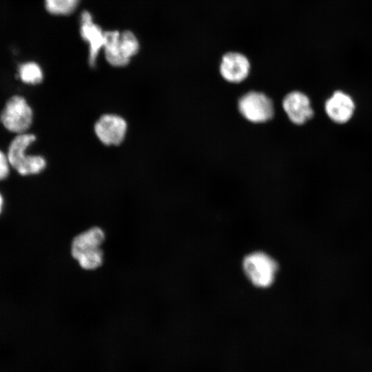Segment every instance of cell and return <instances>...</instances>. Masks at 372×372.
I'll use <instances>...</instances> for the list:
<instances>
[{"mask_svg": "<svg viewBox=\"0 0 372 372\" xmlns=\"http://www.w3.org/2000/svg\"><path fill=\"white\" fill-rule=\"evenodd\" d=\"M105 234L99 227H92L76 235L71 243V254L85 270H94L101 266L103 251L101 246Z\"/></svg>", "mask_w": 372, "mask_h": 372, "instance_id": "cell-1", "label": "cell"}, {"mask_svg": "<svg viewBox=\"0 0 372 372\" xmlns=\"http://www.w3.org/2000/svg\"><path fill=\"white\" fill-rule=\"evenodd\" d=\"M36 140L30 133L17 134L10 142L7 157L10 167L20 175L37 174L46 167L45 159L40 155H27L26 149Z\"/></svg>", "mask_w": 372, "mask_h": 372, "instance_id": "cell-2", "label": "cell"}, {"mask_svg": "<svg viewBox=\"0 0 372 372\" xmlns=\"http://www.w3.org/2000/svg\"><path fill=\"white\" fill-rule=\"evenodd\" d=\"M242 265L247 279L253 285L259 288L271 286L278 271L276 260L262 251L249 254L244 258Z\"/></svg>", "mask_w": 372, "mask_h": 372, "instance_id": "cell-3", "label": "cell"}, {"mask_svg": "<svg viewBox=\"0 0 372 372\" xmlns=\"http://www.w3.org/2000/svg\"><path fill=\"white\" fill-rule=\"evenodd\" d=\"M33 120V112L26 99L19 95L11 96L0 114V121L10 132L25 133Z\"/></svg>", "mask_w": 372, "mask_h": 372, "instance_id": "cell-4", "label": "cell"}, {"mask_svg": "<svg viewBox=\"0 0 372 372\" xmlns=\"http://www.w3.org/2000/svg\"><path fill=\"white\" fill-rule=\"evenodd\" d=\"M238 107L241 115L254 123L267 122L274 114L272 100L265 94L256 91L242 95L238 100Z\"/></svg>", "mask_w": 372, "mask_h": 372, "instance_id": "cell-5", "label": "cell"}, {"mask_svg": "<svg viewBox=\"0 0 372 372\" xmlns=\"http://www.w3.org/2000/svg\"><path fill=\"white\" fill-rule=\"evenodd\" d=\"M218 69L224 80L231 83H239L248 77L251 71V63L244 53L230 50L222 55Z\"/></svg>", "mask_w": 372, "mask_h": 372, "instance_id": "cell-6", "label": "cell"}, {"mask_svg": "<svg viewBox=\"0 0 372 372\" xmlns=\"http://www.w3.org/2000/svg\"><path fill=\"white\" fill-rule=\"evenodd\" d=\"M127 129L125 120L113 114L101 116L94 125V132L97 138L106 145L121 144L125 137Z\"/></svg>", "mask_w": 372, "mask_h": 372, "instance_id": "cell-7", "label": "cell"}, {"mask_svg": "<svg viewBox=\"0 0 372 372\" xmlns=\"http://www.w3.org/2000/svg\"><path fill=\"white\" fill-rule=\"evenodd\" d=\"M282 107L289 119L296 125H303L313 116L309 97L300 91H292L283 99Z\"/></svg>", "mask_w": 372, "mask_h": 372, "instance_id": "cell-8", "label": "cell"}, {"mask_svg": "<svg viewBox=\"0 0 372 372\" xmlns=\"http://www.w3.org/2000/svg\"><path fill=\"white\" fill-rule=\"evenodd\" d=\"M80 32L82 38L89 45L90 65L94 67L99 53L103 48L105 32L94 23L91 14L87 11L81 14Z\"/></svg>", "mask_w": 372, "mask_h": 372, "instance_id": "cell-9", "label": "cell"}, {"mask_svg": "<svg viewBox=\"0 0 372 372\" xmlns=\"http://www.w3.org/2000/svg\"><path fill=\"white\" fill-rule=\"evenodd\" d=\"M324 110L332 121L339 124L345 123L353 116L355 103L349 94L338 90L326 101Z\"/></svg>", "mask_w": 372, "mask_h": 372, "instance_id": "cell-10", "label": "cell"}, {"mask_svg": "<svg viewBox=\"0 0 372 372\" xmlns=\"http://www.w3.org/2000/svg\"><path fill=\"white\" fill-rule=\"evenodd\" d=\"M116 46L119 56L126 65L139 50V43L136 37L129 30L120 32Z\"/></svg>", "mask_w": 372, "mask_h": 372, "instance_id": "cell-11", "label": "cell"}, {"mask_svg": "<svg viewBox=\"0 0 372 372\" xmlns=\"http://www.w3.org/2000/svg\"><path fill=\"white\" fill-rule=\"evenodd\" d=\"M19 76L23 83L30 85L40 83L43 78L41 67L34 62H27L20 65Z\"/></svg>", "mask_w": 372, "mask_h": 372, "instance_id": "cell-12", "label": "cell"}, {"mask_svg": "<svg viewBox=\"0 0 372 372\" xmlns=\"http://www.w3.org/2000/svg\"><path fill=\"white\" fill-rule=\"evenodd\" d=\"M81 0H45L46 10L53 14L68 15L74 11Z\"/></svg>", "mask_w": 372, "mask_h": 372, "instance_id": "cell-13", "label": "cell"}, {"mask_svg": "<svg viewBox=\"0 0 372 372\" xmlns=\"http://www.w3.org/2000/svg\"><path fill=\"white\" fill-rule=\"evenodd\" d=\"M10 167L7 155L0 150V180L6 179L8 176Z\"/></svg>", "mask_w": 372, "mask_h": 372, "instance_id": "cell-14", "label": "cell"}, {"mask_svg": "<svg viewBox=\"0 0 372 372\" xmlns=\"http://www.w3.org/2000/svg\"><path fill=\"white\" fill-rule=\"evenodd\" d=\"M3 198L1 196V194H0V214L2 211V208H3Z\"/></svg>", "mask_w": 372, "mask_h": 372, "instance_id": "cell-15", "label": "cell"}]
</instances>
